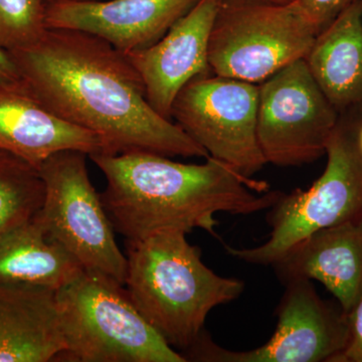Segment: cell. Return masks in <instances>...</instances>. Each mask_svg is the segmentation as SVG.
Listing matches in <instances>:
<instances>
[{"label": "cell", "instance_id": "6da1fadb", "mask_svg": "<svg viewBox=\"0 0 362 362\" xmlns=\"http://www.w3.org/2000/svg\"><path fill=\"white\" fill-rule=\"evenodd\" d=\"M7 52L26 92L54 115L99 136L103 154L209 157L152 108L129 59L101 37L47 28L35 44Z\"/></svg>", "mask_w": 362, "mask_h": 362}, {"label": "cell", "instance_id": "7a4b0ae2", "mask_svg": "<svg viewBox=\"0 0 362 362\" xmlns=\"http://www.w3.org/2000/svg\"><path fill=\"white\" fill-rule=\"evenodd\" d=\"M89 157L106 178L102 201L126 240L168 230L188 233L201 228L216 235V214L259 213L282 194L211 156L202 164L149 151Z\"/></svg>", "mask_w": 362, "mask_h": 362}, {"label": "cell", "instance_id": "3957f363", "mask_svg": "<svg viewBox=\"0 0 362 362\" xmlns=\"http://www.w3.org/2000/svg\"><path fill=\"white\" fill-rule=\"evenodd\" d=\"M125 286L140 313L182 354L204 331L216 307L240 297L245 283L221 277L204 263L187 233L162 230L126 240Z\"/></svg>", "mask_w": 362, "mask_h": 362}, {"label": "cell", "instance_id": "277c9868", "mask_svg": "<svg viewBox=\"0 0 362 362\" xmlns=\"http://www.w3.org/2000/svg\"><path fill=\"white\" fill-rule=\"evenodd\" d=\"M58 303L66 345L61 361L187 362L110 276L83 270L59 290Z\"/></svg>", "mask_w": 362, "mask_h": 362}, {"label": "cell", "instance_id": "5b68a950", "mask_svg": "<svg viewBox=\"0 0 362 362\" xmlns=\"http://www.w3.org/2000/svg\"><path fill=\"white\" fill-rule=\"evenodd\" d=\"M361 112L339 115L325 154L322 175L306 190L282 194L268 209L265 243L252 247L225 246L228 255L252 265L272 266L300 240L322 228L362 218Z\"/></svg>", "mask_w": 362, "mask_h": 362}, {"label": "cell", "instance_id": "8992f818", "mask_svg": "<svg viewBox=\"0 0 362 362\" xmlns=\"http://www.w3.org/2000/svg\"><path fill=\"white\" fill-rule=\"evenodd\" d=\"M298 0H221L209 44L214 75L264 82L304 59L319 35Z\"/></svg>", "mask_w": 362, "mask_h": 362}, {"label": "cell", "instance_id": "52a82bcc", "mask_svg": "<svg viewBox=\"0 0 362 362\" xmlns=\"http://www.w3.org/2000/svg\"><path fill=\"white\" fill-rule=\"evenodd\" d=\"M87 153L65 150L49 156L39 170L45 197L37 218L49 239L61 245L84 270L110 276L124 285L126 256L101 194L90 180Z\"/></svg>", "mask_w": 362, "mask_h": 362}, {"label": "cell", "instance_id": "ba28073f", "mask_svg": "<svg viewBox=\"0 0 362 362\" xmlns=\"http://www.w3.org/2000/svg\"><path fill=\"white\" fill-rule=\"evenodd\" d=\"M259 85L209 74L190 81L171 118L209 156L252 177L267 161L257 136Z\"/></svg>", "mask_w": 362, "mask_h": 362}, {"label": "cell", "instance_id": "9c48e42d", "mask_svg": "<svg viewBox=\"0 0 362 362\" xmlns=\"http://www.w3.org/2000/svg\"><path fill=\"white\" fill-rule=\"evenodd\" d=\"M338 119L304 59L259 84L257 136L267 163L300 166L320 158Z\"/></svg>", "mask_w": 362, "mask_h": 362}, {"label": "cell", "instance_id": "30bf717a", "mask_svg": "<svg viewBox=\"0 0 362 362\" xmlns=\"http://www.w3.org/2000/svg\"><path fill=\"white\" fill-rule=\"evenodd\" d=\"M270 339L251 350L223 349L206 330L182 352L187 361L333 362L349 339V320L339 304L317 293L310 280L286 283Z\"/></svg>", "mask_w": 362, "mask_h": 362}, {"label": "cell", "instance_id": "8fae6325", "mask_svg": "<svg viewBox=\"0 0 362 362\" xmlns=\"http://www.w3.org/2000/svg\"><path fill=\"white\" fill-rule=\"evenodd\" d=\"M221 0H199L160 40L125 54L142 78L152 108L171 120L173 102L190 81L213 73L209 44Z\"/></svg>", "mask_w": 362, "mask_h": 362}, {"label": "cell", "instance_id": "7c38bea8", "mask_svg": "<svg viewBox=\"0 0 362 362\" xmlns=\"http://www.w3.org/2000/svg\"><path fill=\"white\" fill-rule=\"evenodd\" d=\"M199 0H95L45 9L47 28L97 35L123 54L142 51L160 40Z\"/></svg>", "mask_w": 362, "mask_h": 362}, {"label": "cell", "instance_id": "4fadbf2b", "mask_svg": "<svg viewBox=\"0 0 362 362\" xmlns=\"http://www.w3.org/2000/svg\"><path fill=\"white\" fill-rule=\"evenodd\" d=\"M272 267L284 284L321 283L347 315L362 295V218L311 233Z\"/></svg>", "mask_w": 362, "mask_h": 362}, {"label": "cell", "instance_id": "5bb4252c", "mask_svg": "<svg viewBox=\"0 0 362 362\" xmlns=\"http://www.w3.org/2000/svg\"><path fill=\"white\" fill-rule=\"evenodd\" d=\"M77 150L104 153L99 136L54 115L30 96L23 84L0 88V152L39 169L49 156Z\"/></svg>", "mask_w": 362, "mask_h": 362}, {"label": "cell", "instance_id": "9a60e30c", "mask_svg": "<svg viewBox=\"0 0 362 362\" xmlns=\"http://www.w3.org/2000/svg\"><path fill=\"white\" fill-rule=\"evenodd\" d=\"M65 347L58 291L0 283V362L58 361Z\"/></svg>", "mask_w": 362, "mask_h": 362}, {"label": "cell", "instance_id": "2e32d148", "mask_svg": "<svg viewBox=\"0 0 362 362\" xmlns=\"http://www.w3.org/2000/svg\"><path fill=\"white\" fill-rule=\"evenodd\" d=\"M304 59L338 115L362 113V0L317 35Z\"/></svg>", "mask_w": 362, "mask_h": 362}, {"label": "cell", "instance_id": "e0dca14e", "mask_svg": "<svg viewBox=\"0 0 362 362\" xmlns=\"http://www.w3.org/2000/svg\"><path fill=\"white\" fill-rule=\"evenodd\" d=\"M37 214L0 238V283L59 291L84 269L61 245L49 239Z\"/></svg>", "mask_w": 362, "mask_h": 362}, {"label": "cell", "instance_id": "ac0fdd59", "mask_svg": "<svg viewBox=\"0 0 362 362\" xmlns=\"http://www.w3.org/2000/svg\"><path fill=\"white\" fill-rule=\"evenodd\" d=\"M44 197L39 169L0 152V238L33 220L42 209Z\"/></svg>", "mask_w": 362, "mask_h": 362}, {"label": "cell", "instance_id": "d6986e66", "mask_svg": "<svg viewBox=\"0 0 362 362\" xmlns=\"http://www.w3.org/2000/svg\"><path fill=\"white\" fill-rule=\"evenodd\" d=\"M42 0H0V47L14 51L35 44L47 30Z\"/></svg>", "mask_w": 362, "mask_h": 362}, {"label": "cell", "instance_id": "ffe728a7", "mask_svg": "<svg viewBox=\"0 0 362 362\" xmlns=\"http://www.w3.org/2000/svg\"><path fill=\"white\" fill-rule=\"evenodd\" d=\"M309 18L318 28L325 30L340 13L356 0H298Z\"/></svg>", "mask_w": 362, "mask_h": 362}, {"label": "cell", "instance_id": "44dd1931", "mask_svg": "<svg viewBox=\"0 0 362 362\" xmlns=\"http://www.w3.org/2000/svg\"><path fill=\"white\" fill-rule=\"evenodd\" d=\"M349 339L333 362H362V295L347 314Z\"/></svg>", "mask_w": 362, "mask_h": 362}, {"label": "cell", "instance_id": "7402d4cb", "mask_svg": "<svg viewBox=\"0 0 362 362\" xmlns=\"http://www.w3.org/2000/svg\"><path fill=\"white\" fill-rule=\"evenodd\" d=\"M20 75L8 52L0 47V88L21 86Z\"/></svg>", "mask_w": 362, "mask_h": 362}, {"label": "cell", "instance_id": "603a6c76", "mask_svg": "<svg viewBox=\"0 0 362 362\" xmlns=\"http://www.w3.org/2000/svg\"><path fill=\"white\" fill-rule=\"evenodd\" d=\"M95 1V0H42L45 8L49 6H56V4H70V2H89Z\"/></svg>", "mask_w": 362, "mask_h": 362}, {"label": "cell", "instance_id": "cb8c5ba5", "mask_svg": "<svg viewBox=\"0 0 362 362\" xmlns=\"http://www.w3.org/2000/svg\"><path fill=\"white\" fill-rule=\"evenodd\" d=\"M357 137H358V144L359 147H361V150L362 152V119L361 121V124H359L358 133H357Z\"/></svg>", "mask_w": 362, "mask_h": 362}, {"label": "cell", "instance_id": "d4e9b609", "mask_svg": "<svg viewBox=\"0 0 362 362\" xmlns=\"http://www.w3.org/2000/svg\"><path fill=\"white\" fill-rule=\"evenodd\" d=\"M271 1L278 2V4H289L293 0H271Z\"/></svg>", "mask_w": 362, "mask_h": 362}]
</instances>
